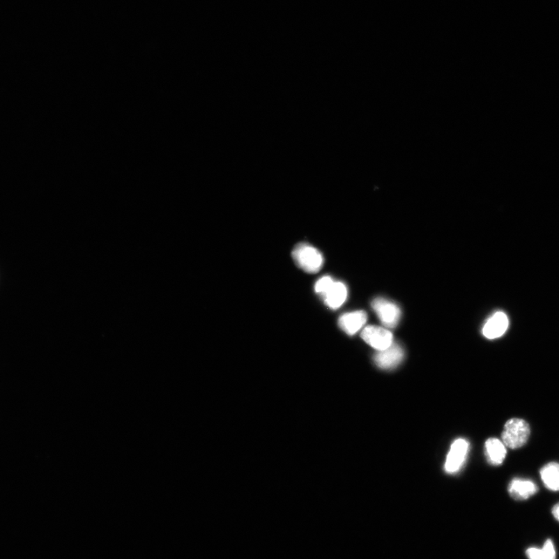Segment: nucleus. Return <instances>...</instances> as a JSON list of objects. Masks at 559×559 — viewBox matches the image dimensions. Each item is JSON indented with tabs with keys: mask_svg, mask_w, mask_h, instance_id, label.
<instances>
[{
	"mask_svg": "<svg viewBox=\"0 0 559 559\" xmlns=\"http://www.w3.org/2000/svg\"><path fill=\"white\" fill-rule=\"evenodd\" d=\"M530 434V426L526 421L519 418L511 419L504 427L503 443L510 449H518L526 445Z\"/></svg>",
	"mask_w": 559,
	"mask_h": 559,
	"instance_id": "obj_1",
	"label": "nucleus"
},
{
	"mask_svg": "<svg viewBox=\"0 0 559 559\" xmlns=\"http://www.w3.org/2000/svg\"><path fill=\"white\" fill-rule=\"evenodd\" d=\"M292 257L298 267L309 274H316L323 265L322 254L306 243L298 244L292 252Z\"/></svg>",
	"mask_w": 559,
	"mask_h": 559,
	"instance_id": "obj_2",
	"label": "nucleus"
},
{
	"mask_svg": "<svg viewBox=\"0 0 559 559\" xmlns=\"http://www.w3.org/2000/svg\"><path fill=\"white\" fill-rule=\"evenodd\" d=\"M372 308L380 321L388 328H394L398 325L401 318V310L397 304L378 298L374 300Z\"/></svg>",
	"mask_w": 559,
	"mask_h": 559,
	"instance_id": "obj_3",
	"label": "nucleus"
},
{
	"mask_svg": "<svg viewBox=\"0 0 559 559\" xmlns=\"http://www.w3.org/2000/svg\"><path fill=\"white\" fill-rule=\"evenodd\" d=\"M361 337L378 351L385 350L393 344L392 333L383 327L376 326L365 327L361 332Z\"/></svg>",
	"mask_w": 559,
	"mask_h": 559,
	"instance_id": "obj_4",
	"label": "nucleus"
},
{
	"mask_svg": "<svg viewBox=\"0 0 559 559\" xmlns=\"http://www.w3.org/2000/svg\"><path fill=\"white\" fill-rule=\"evenodd\" d=\"M468 447V443L465 439H458L453 443L445 462L447 473H455L459 471L466 461Z\"/></svg>",
	"mask_w": 559,
	"mask_h": 559,
	"instance_id": "obj_5",
	"label": "nucleus"
},
{
	"mask_svg": "<svg viewBox=\"0 0 559 559\" xmlns=\"http://www.w3.org/2000/svg\"><path fill=\"white\" fill-rule=\"evenodd\" d=\"M404 358V351L397 344H392L383 351H378L374 358V363L381 369L388 370L397 367Z\"/></svg>",
	"mask_w": 559,
	"mask_h": 559,
	"instance_id": "obj_6",
	"label": "nucleus"
},
{
	"mask_svg": "<svg viewBox=\"0 0 559 559\" xmlns=\"http://www.w3.org/2000/svg\"><path fill=\"white\" fill-rule=\"evenodd\" d=\"M509 327V319L505 313L497 312L491 316L482 328L483 336L489 339L499 338Z\"/></svg>",
	"mask_w": 559,
	"mask_h": 559,
	"instance_id": "obj_7",
	"label": "nucleus"
},
{
	"mask_svg": "<svg viewBox=\"0 0 559 559\" xmlns=\"http://www.w3.org/2000/svg\"><path fill=\"white\" fill-rule=\"evenodd\" d=\"M367 319V313L364 311H357L341 316L339 319V326L349 335L356 334L365 325Z\"/></svg>",
	"mask_w": 559,
	"mask_h": 559,
	"instance_id": "obj_8",
	"label": "nucleus"
},
{
	"mask_svg": "<svg viewBox=\"0 0 559 559\" xmlns=\"http://www.w3.org/2000/svg\"><path fill=\"white\" fill-rule=\"evenodd\" d=\"M536 484L530 480L515 479L510 482L509 493L516 500H526L537 492Z\"/></svg>",
	"mask_w": 559,
	"mask_h": 559,
	"instance_id": "obj_9",
	"label": "nucleus"
},
{
	"mask_svg": "<svg viewBox=\"0 0 559 559\" xmlns=\"http://www.w3.org/2000/svg\"><path fill=\"white\" fill-rule=\"evenodd\" d=\"M322 297L326 305L329 308L337 309L344 305L346 300L347 289L346 285L342 282H334L329 290Z\"/></svg>",
	"mask_w": 559,
	"mask_h": 559,
	"instance_id": "obj_10",
	"label": "nucleus"
},
{
	"mask_svg": "<svg viewBox=\"0 0 559 559\" xmlns=\"http://www.w3.org/2000/svg\"><path fill=\"white\" fill-rule=\"evenodd\" d=\"M486 455L490 465L500 466L506 458V446L498 439L490 438L486 442Z\"/></svg>",
	"mask_w": 559,
	"mask_h": 559,
	"instance_id": "obj_11",
	"label": "nucleus"
},
{
	"mask_svg": "<svg viewBox=\"0 0 559 559\" xmlns=\"http://www.w3.org/2000/svg\"><path fill=\"white\" fill-rule=\"evenodd\" d=\"M544 486L551 491H559V464L551 462L541 470Z\"/></svg>",
	"mask_w": 559,
	"mask_h": 559,
	"instance_id": "obj_12",
	"label": "nucleus"
},
{
	"mask_svg": "<svg viewBox=\"0 0 559 559\" xmlns=\"http://www.w3.org/2000/svg\"><path fill=\"white\" fill-rule=\"evenodd\" d=\"M526 553L530 559H556L554 544L551 540L545 542L542 549L530 548Z\"/></svg>",
	"mask_w": 559,
	"mask_h": 559,
	"instance_id": "obj_13",
	"label": "nucleus"
},
{
	"mask_svg": "<svg viewBox=\"0 0 559 559\" xmlns=\"http://www.w3.org/2000/svg\"><path fill=\"white\" fill-rule=\"evenodd\" d=\"M334 281L330 276H325L319 280L315 285V290L320 296H323L329 290Z\"/></svg>",
	"mask_w": 559,
	"mask_h": 559,
	"instance_id": "obj_14",
	"label": "nucleus"
},
{
	"mask_svg": "<svg viewBox=\"0 0 559 559\" xmlns=\"http://www.w3.org/2000/svg\"><path fill=\"white\" fill-rule=\"evenodd\" d=\"M552 514H553L556 519L559 522V503L552 509Z\"/></svg>",
	"mask_w": 559,
	"mask_h": 559,
	"instance_id": "obj_15",
	"label": "nucleus"
}]
</instances>
